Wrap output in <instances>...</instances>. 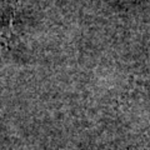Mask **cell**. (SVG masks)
<instances>
[{
    "label": "cell",
    "instance_id": "obj_1",
    "mask_svg": "<svg viewBox=\"0 0 150 150\" xmlns=\"http://www.w3.org/2000/svg\"><path fill=\"white\" fill-rule=\"evenodd\" d=\"M14 14H15V11L10 10V13L5 16L1 26H0V56H1V54L9 48V44H10V40H11V36H13Z\"/></svg>",
    "mask_w": 150,
    "mask_h": 150
}]
</instances>
